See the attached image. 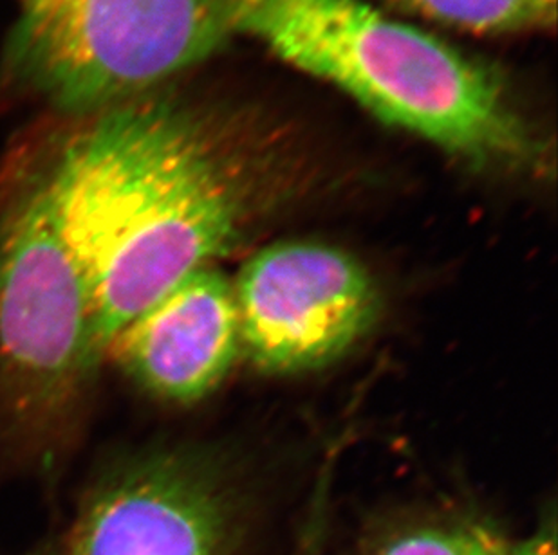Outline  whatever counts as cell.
<instances>
[{
	"label": "cell",
	"instance_id": "277c9868",
	"mask_svg": "<svg viewBox=\"0 0 558 555\" xmlns=\"http://www.w3.org/2000/svg\"><path fill=\"white\" fill-rule=\"evenodd\" d=\"M232 38V0H15L0 78L76 114L167 87Z\"/></svg>",
	"mask_w": 558,
	"mask_h": 555
},
{
	"label": "cell",
	"instance_id": "9c48e42d",
	"mask_svg": "<svg viewBox=\"0 0 558 555\" xmlns=\"http://www.w3.org/2000/svg\"><path fill=\"white\" fill-rule=\"evenodd\" d=\"M510 541L472 516L430 519L390 535L371 555H505Z\"/></svg>",
	"mask_w": 558,
	"mask_h": 555
},
{
	"label": "cell",
	"instance_id": "30bf717a",
	"mask_svg": "<svg viewBox=\"0 0 558 555\" xmlns=\"http://www.w3.org/2000/svg\"><path fill=\"white\" fill-rule=\"evenodd\" d=\"M505 555H557V534L554 523H544L526 540L510 543Z\"/></svg>",
	"mask_w": 558,
	"mask_h": 555
},
{
	"label": "cell",
	"instance_id": "3957f363",
	"mask_svg": "<svg viewBox=\"0 0 558 555\" xmlns=\"http://www.w3.org/2000/svg\"><path fill=\"white\" fill-rule=\"evenodd\" d=\"M104 367L78 263L35 189L0 164V453L53 477L82 435Z\"/></svg>",
	"mask_w": 558,
	"mask_h": 555
},
{
	"label": "cell",
	"instance_id": "5b68a950",
	"mask_svg": "<svg viewBox=\"0 0 558 555\" xmlns=\"http://www.w3.org/2000/svg\"><path fill=\"white\" fill-rule=\"evenodd\" d=\"M241 346L255 367L299 373L351 350L376 321L378 288L359 258L313 240L263 247L233 283Z\"/></svg>",
	"mask_w": 558,
	"mask_h": 555
},
{
	"label": "cell",
	"instance_id": "8992f818",
	"mask_svg": "<svg viewBox=\"0 0 558 555\" xmlns=\"http://www.w3.org/2000/svg\"><path fill=\"white\" fill-rule=\"evenodd\" d=\"M233 535L214 467L189 451L150 449L96 471L59 543L60 555H230Z\"/></svg>",
	"mask_w": 558,
	"mask_h": 555
},
{
	"label": "cell",
	"instance_id": "7a4b0ae2",
	"mask_svg": "<svg viewBox=\"0 0 558 555\" xmlns=\"http://www.w3.org/2000/svg\"><path fill=\"white\" fill-rule=\"evenodd\" d=\"M235 37L335 85L384 123L483 170L543 172L549 148L499 76L364 0H232Z\"/></svg>",
	"mask_w": 558,
	"mask_h": 555
},
{
	"label": "cell",
	"instance_id": "ba28073f",
	"mask_svg": "<svg viewBox=\"0 0 558 555\" xmlns=\"http://www.w3.org/2000/svg\"><path fill=\"white\" fill-rule=\"evenodd\" d=\"M414 15L461 32L515 35L546 32L557 22V0H389Z\"/></svg>",
	"mask_w": 558,
	"mask_h": 555
},
{
	"label": "cell",
	"instance_id": "8fae6325",
	"mask_svg": "<svg viewBox=\"0 0 558 555\" xmlns=\"http://www.w3.org/2000/svg\"><path fill=\"white\" fill-rule=\"evenodd\" d=\"M19 555H60V543L59 540L44 541L40 545L33 546L32 551Z\"/></svg>",
	"mask_w": 558,
	"mask_h": 555
},
{
	"label": "cell",
	"instance_id": "52a82bcc",
	"mask_svg": "<svg viewBox=\"0 0 558 555\" xmlns=\"http://www.w3.org/2000/svg\"><path fill=\"white\" fill-rule=\"evenodd\" d=\"M241 348L233 283L208 266L120 329L104 359L150 397L192 404L221 384Z\"/></svg>",
	"mask_w": 558,
	"mask_h": 555
},
{
	"label": "cell",
	"instance_id": "6da1fadb",
	"mask_svg": "<svg viewBox=\"0 0 558 555\" xmlns=\"http://www.w3.org/2000/svg\"><path fill=\"white\" fill-rule=\"evenodd\" d=\"M268 150L167 85L49 114L5 156L89 285L104 357L129 321L243 240L275 194Z\"/></svg>",
	"mask_w": 558,
	"mask_h": 555
}]
</instances>
